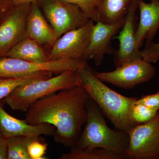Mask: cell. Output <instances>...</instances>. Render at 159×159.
<instances>
[{"instance_id": "17", "label": "cell", "mask_w": 159, "mask_h": 159, "mask_svg": "<svg viewBox=\"0 0 159 159\" xmlns=\"http://www.w3.org/2000/svg\"><path fill=\"white\" fill-rule=\"evenodd\" d=\"M5 57H13L30 62L44 63L50 61L48 52L42 46L27 36L16 45Z\"/></svg>"}, {"instance_id": "18", "label": "cell", "mask_w": 159, "mask_h": 159, "mask_svg": "<svg viewBox=\"0 0 159 159\" xmlns=\"http://www.w3.org/2000/svg\"><path fill=\"white\" fill-rule=\"evenodd\" d=\"M59 159H123L125 157L105 148H83L74 146L68 153L62 154Z\"/></svg>"}, {"instance_id": "4", "label": "cell", "mask_w": 159, "mask_h": 159, "mask_svg": "<svg viewBox=\"0 0 159 159\" xmlns=\"http://www.w3.org/2000/svg\"><path fill=\"white\" fill-rule=\"evenodd\" d=\"M78 86L80 82L77 71L66 70L54 77L20 86L4 100L13 110L26 112L39 99Z\"/></svg>"}, {"instance_id": "6", "label": "cell", "mask_w": 159, "mask_h": 159, "mask_svg": "<svg viewBox=\"0 0 159 159\" xmlns=\"http://www.w3.org/2000/svg\"><path fill=\"white\" fill-rule=\"evenodd\" d=\"M57 39L70 30L84 25L90 20L78 6L61 0H37Z\"/></svg>"}, {"instance_id": "15", "label": "cell", "mask_w": 159, "mask_h": 159, "mask_svg": "<svg viewBox=\"0 0 159 159\" xmlns=\"http://www.w3.org/2000/svg\"><path fill=\"white\" fill-rule=\"evenodd\" d=\"M28 36L42 46L51 48L57 39L37 1L31 3L27 22Z\"/></svg>"}, {"instance_id": "3", "label": "cell", "mask_w": 159, "mask_h": 159, "mask_svg": "<svg viewBox=\"0 0 159 159\" xmlns=\"http://www.w3.org/2000/svg\"><path fill=\"white\" fill-rule=\"evenodd\" d=\"M86 109V122L74 146L83 148H105L125 157L128 145V134L109 128L98 106L90 98L87 102Z\"/></svg>"}, {"instance_id": "9", "label": "cell", "mask_w": 159, "mask_h": 159, "mask_svg": "<svg viewBox=\"0 0 159 159\" xmlns=\"http://www.w3.org/2000/svg\"><path fill=\"white\" fill-rule=\"evenodd\" d=\"M94 21L70 30L56 40L48 52L50 60L63 59L87 60Z\"/></svg>"}, {"instance_id": "7", "label": "cell", "mask_w": 159, "mask_h": 159, "mask_svg": "<svg viewBox=\"0 0 159 159\" xmlns=\"http://www.w3.org/2000/svg\"><path fill=\"white\" fill-rule=\"evenodd\" d=\"M127 134L125 158L159 159V111L153 119L134 125Z\"/></svg>"}, {"instance_id": "11", "label": "cell", "mask_w": 159, "mask_h": 159, "mask_svg": "<svg viewBox=\"0 0 159 159\" xmlns=\"http://www.w3.org/2000/svg\"><path fill=\"white\" fill-rule=\"evenodd\" d=\"M139 1L131 6L125 16L121 31L117 36L114 37L118 39L119 43V49L114 53V62L116 67L129 61L142 58L141 51L137 47L135 41V23Z\"/></svg>"}, {"instance_id": "14", "label": "cell", "mask_w": 159, "mask_h": 159, "mask_svg": "<svg viewBox=\"0 0 159 159\" xmlns=\"http://www.w3.org/2000/svg\"><path fill=\"white\" fill-rule=\"evenodd\" d=\"M150 1L148 3L139 1L140 20L135 31L136 44L139 48L144 41L145 48L150 45L159 29V0Z\"/></svg>"}, {"instance_id": "27", "label": "cell", "mask_w": 159, "mask_h": 159, "mask_svg": "<svg viewBox=\"0 0 159 159\" xmlns=\"http://www.w3.org/2000/svg\"><path fill=\"white\" fill-rule=\"evenodd\" d=\"M7 139L0 131V159H7Z\"/></svg>"}, {"instance_id": "1", "label": "cell", "mask_w": 159, "mask_h": 159, "mask_svg": "<svg viewBox=\"0 0 159 159\" xmlns=\"http://www.w3.org/2000/svg\"><path fill=\"white\" fill-rule=\"evenodd\" d=\"M88 94L81 86L60 91L33 103L24 120L32 125L55 127L54 142L71 148L77 142L87 117Z\"/></svg>"}, {"instance_id": "12", "label": "cell", "mask_w": 159, "mask_h": 159, "mask_svg": "<svg viewBox=\"0 0 159 159\" xmlns=\"http://www.w3.org/2000/svg\"><path fill=\"white\" fill-rule=\"evenodd\" d=\"M125 18L113 24L96 22L92 30L87 60H93L98 66L102 63L105 54H114L115 51L111 45V41L122 28Z\"/></svg>"}, {"instance_id": "5", "label": "cell", "mask_w": 159, "mask_h": 159, "mask_svg": "<svg viewBox=\"0 0 159 159\" xmlns=\"http://www.w3.org/2000/svg\"><path fill=\"white\" fill-rule=\"evenodd\" d=\"M87 62V61L83 60L63 59L34 63L18 58L4 57L0 59V77L20 78L42 72L60 74L66 70L77 71Z\"/></svg>"}, {"instance_id": "24", "label": "cell", "mask_w": 159, "mask_h": 159, "mask_svg": "<svg viewBox=\"0 0 159 159\" xmlns=\"http://www.w3.org/2000/svg\"><path fill=\"white\" fill-rule=\"evenodd\" d=\"M141 57L143 59L151 63H156L159 61V42L152 43L147 47L141 51Z\"/></svg>"}, {"instance_id": "26", "label": "cell", "mask_w": 159, "mask_h": 159, "mask_svg": "<svg viewBox=\"0 0 159 159\" xmlns=\"http://www.w3.org/2000/svg\"><path fill=\"white\" fill-rule=\"evenodd\" d=\"M14 6L13 0H0V25Z\"/></svg>"}, {"instance_id": "8", "label": "cell", "mask_w": 159, "mask_h": 159, "mask_svg": "<svg viewBox=\"0 0 159 159\" xmlns=\"http://www.w3.org/2000/svg\"><path fill=\"white\" fill-rule=\"evenodd\" d=\"M94 73L102 82L128 89L150 81L155 75L156 69L152 63L140 58L123 64L113 71Z\"/></svg>"}, {"instance_id": "20", "label": "cell", "mask_w": 159, "mask_h": 159, "mask_svg": "<svg viewBox=\"0 0 159 159\" xmlns=\"http://www.w3.org/2000/svg\"><path fill=\"white\" fill-rule=\"evenodd\" d=\"M39 137L19 136L7 139V159H31L28 145Z\"/></svg>"}, {"instance_id": "21", "label": "cell", "mask_w": 159, "mask_h": 159, "mask_svg": "<svg viewBox=\"0 0 159 159\" xmlns=\"http://www.w3.org/2000/svg\"><path fill=\"white\" fill-rule=\"evenodd\" d=\"M159 110L149 108L136 103L132 109L130 116L135 124H140L150 121L156 116Z\"/></svg>"}, {"instance_id": "16", "label": "cell", "mask_w": 159, "mask_h": 159, "mask_svg": "<svg viewBox=\"0 0 159 159\" xmlns=\"http://www.w3.org/2000/svg\"><path fill=\"white\" fill-rule=\"evenodd\" d=\"M139 0H101L97 9V22L113 24L125 18L131 6Z\"/></svg>"}, {"instance_id": "2", "label": "cell", "mask_w": 159, "mask_h": 159, "mask_svg": "<svg viewBox=\"0 0 159 159\" xmlns=\"http://www.w3.org/2000/svg\"><path fill=\"white\" fill-rule=\"evenodd\" d=\"M77 72L80 86L86 91L89 98L116 128L128 133L136 125L131 118L130 113L138 99L122 96L109 88L95 76L87 62Z\"/></svg>"}, {"instance_id": "25", "label": "cell", "mask_w": 159, "mask_h": 159, "mask_svg": "<svg viewBox=\"0 0 159 159\" xmlns=\"http://www.w3.org/2000/svg\"><path fill=\"white\" fill-rule=\"evenodd\" d=\"M136 103L159 110V89L156 93L144 96L137 99Z\"/></svg>"}, {"instance_id": "28", "label": "cell", "mask_w": 159, "mask_h": 159, "mask_svg": "<svg viewBox=\"0 0 159 159\" xmlns=\"http://www.w3.org/2000/svg\"><path fill=\"white\" fill-rule=\"evenodd\" d=\"M37 0H13L14 6L25 4V3H32L36 2Z\"/></svg>"}, {"instance_id": "22", "label": "cell", "mask_w": 159, "mask_h": 159, "mask_svg": "<svg viewBox=\"0 0 159 159\" xmlns=\"http://www.w3.org/2000/svg\"><path fill=\"white\" fill-rule=\"evenodd\" d=\"M76 5L89 19L97 22V9L101 0H61Z\"/></svg>"}, {"instance_id": "13", "label": "cell", "mask_w": 159, "mask_h": 159, "mask_svg": "<svg viewBox=\"0 0 159 159\" xmlns=\"http://www.w3.org/2000/svg\"><path fill=\"white\" fill-rule=\"evenodd\" d=\"M4 99L0 100V131L6 139L19 136H54L56 129L53 125L48 123L32 125L16 119L4 110Z\"/></svg>"}, {"instance_id": "10", "label": "cell", "mask_w": 159, "mask_h": 159, "mask_svg": "<svg viewBox=\"0 0 159 159\" xmlns=\"http://www.w3.org/2000/svg\"><path fill=\"white\" fill-rule=\"evenodd\" d=\"M31 3L15 6L0 25V59L28 36L27 22Z\"/></svg>"}, {"instance_id": "19", "label": "cell", "mask_w": 159, "mask_h": 159, "mask_svg": "<svg viewBox=\"0 0 159 159\" xmlns=\"http://www.w3.org/2000/svg\"><path fill=\"white\" fill-rule=\"evenodd\" d=\"M52 74L51 72H42L20 78L0 77V100L5 99L18 87L50 78Z\"/></svg>"}, {"instance_id": "23", "label": "cell", "mask_w": 159, "mask_h": 159, "mask_svg": "<svg viewBox=\"0 0 159 159\" xmlns=\"http://www.w3.org/2000/svg\"><path fill=\"white\" fill-rule=\"evenodd\" d=\"M42 139L39 137L32 141L28 145V153L31 159H47L45 154L48 148V144L43 142Z\"/></svg>"}]
</instances>
